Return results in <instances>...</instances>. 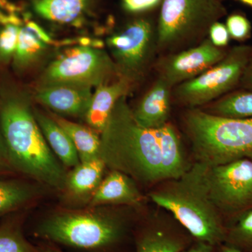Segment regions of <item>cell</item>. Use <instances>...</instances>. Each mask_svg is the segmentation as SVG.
I'll return each mask as SVG.
<instances>
[{
  "label": "cell",
  "instance_id": "83f0119b",
  "mask_svg": "<svg viewBox=\"0 0 252 252\" xmlns=\"http://www.w3.org/2000/svg\"><path fill=\"white\" fill-rule=\"evenodd\" d=\"M208 38L217 47L223 48L228 45L230 36L225 25L218 21L210 28Z\"/></svg>",
  "mask_w": 252,
  "mask_h": 252
},
{
  "label": "cell",
  "instance_id": "9a60e30c",
  "mask_svg": "<svg viewBox=\"0 0 252 252\" xmlns=\"http://www.w3.org/2000/svg\"><path fill=\"white\" fill-rule=\"evenodd\" d=\"M173 88L166 81L158 77L135 110L137 122L146 128H158L168 123Z\"/></svg>",
  "mask_w": 252,
  "mask_h": 252
},
{
  "label": "cell",
  "instance_id": "d6a6232c",
  "mask_svg": "<svg viewBox=\"0 0 252 252\" xmlns=\"http://www.w3.org/2000/svg\"><path fill=\"white\" fill-rule=\"evenodd\" d=\"M23 21L16 14H5L2 11H0V24L3 26L7 25H14V26H22Z\"/></svg>",
  "mask_w": 252,
  "mask_h": 252
},
{
  "label": "cell",
  "instance_id": "d590c367",
  "mask_svg": "<svg viewBox=\"0 0 252 252\" xmlns=\"http://www.w3.org/2000/svg\"><path fill=\"white\" fill-rule=\"evenodd\" d=\"M13 173H15V172L13 171L11 167L0 162V177H6V176H9Z\"/></svg>",
  "mask_w": 252,
  "mask_h": 252
},
{
  "label": "cell",
  "instance_id": "f1b7e54d",
  "mask_svg": "<svg viewBox=\"0 0 252 252\" xmlns=\"http://www.w3.org/2000/svg\"><path fill=\"white\" fill-rule=\"evenodd\" d=\"M162 0H122L125 11L132 14L144 12L155 8Z\"/></svg>",
  "mask_w": 252,
  "mask_h": 252
},
{
  "label": "cell",
  "instance_id": "836d02e7",
  "mask_svg": "<svg viewBox=\"0 0 252 252\" xmlns=\"http://www.w3.org/2000/svg\"><path fill=\"white\" fill-rule=\"evenodd\" d=\"M36 245H37L41 252H68L57 245L48 243V242L38 241Z\"/></svg>",
  "mask_w": 252,
  "mask_h": 252
},
{
  "label": "cell",
  "instance_id": "52a82bcc",
  "mask_svg": "<svg viewBox=\"0 0 252 252\" xmlns=\"http://www.w3.org/2000/svg\"><path fill=\"white\" fill-rule=\"evenodd\" d=\"M252 59V46H234L213 67L174 87L172 96L177 103L189 109L212 103L240 84Z\"/></svg>",
  "mask_w": 252,
  "mask_h": 252
},
{
  "label": "cell",
  "instance_id": "d4e9b609",
  "mask_svg": "<svg viewBox=\"0 0 252 252\" xmlns=\"http://www.w3.org/2000/svg\"><path fill=\"white\" fill-rule=\"evenodd\" d=\"M223 243L242 252H252V209L226 223Z\"/></svg>",
  "mask_w": 252,
  "mask_h": 252
},
{
  "label": "cell",
  "instance_id": "603a6c76",
  "mask_svg": "<svg viewBox=\"0 0 252 252\" xmlns=\"http://www.w3.org/2000/svg\"><path fill=\"white\" fill-rule=\"evenodd\" d=\"M203 110L207 113L226 118L252 117V91H240L223 96L207 104Z\"/></svg>",
  "mask_w": 252,
  "mask_h": 252
},
{
  "label": "cell",
  "instance_id": "3957f363",
  "mask_svg": "<svg viewBox=\"0 0 252 252\" xmlns=\"http://www.w3.org/2000/svg\"><path fill=\"white\" fill-rule=\"evenodd\" d=\"M0 126L13 171L63 191L67 173L46 142L28 100L16 95L0 99Z\"/></svg>",
  "mask_w": 252,
  "mask_h": 252
},
{
  "label": "cell",
  "instance_id": "ffe728a7",
  "mask_svg": "<svg viewBox=\"0 0 252 252\" xmlns=\"http://www.w3.org/2000/svg\"><path fill=\"white\" fill-rule=\"evenodd\" d=\"M93 0H32L34 11L52 22L78 23L89 9Z\"/></svg>",
  "mask_w": 252,
  "mask_h": 252
},
{
  "label": "cell",
  "instance_id": "d6986e66",
  "mask_svg": "<svg viewBox=\"0 0 252 252\" xmlns=\"http://www.w3.org/2000/svg\"><path fill=\"white\" fill-rule=\"evenodd\" d=\"M34 114L46 142L60 161L67 167L77 165L80 162L79 154L67 132L50 116L36 109Z\"/></svg>",
  "mask_w": 252,
  "mask_h": 252
},
{
  "label": "cell",
  "instance_id": "e575fe53",
  "mask_svg": "<svg viewBox=\"0 0 252 252\" xmlns=\"http://www.w3.org/2000/svg\"><path fill=\"white\" fill-rule=\"evenodd\" d=\"M0 162L9 166V160H8L7 150H6V145H5L4 137H3L2 132H1V126H0Z\"/></svg>",
  "mask_w": 252,
  "mask_h": 252
},
{
  "label": "cell",
  "instance_id": "5b68a950",
  "mask_svg": "<svg viewBox=\"0 0 252 252\" xmlns=\"http://www.w3.org/2000/svg\"><path fill=\"white\" fill-rule=\"evenodd\" d=\"M183 122L195 161L222 165L252 150V117H221L200 108L189 109Z\"/></svg>",
  "mask_w": 252,
  "mask_h": 252
},
{
  "label": "cell",
  "instance_id": "7a4b0ae2",
  "mask_svg": "<svg viewBox=\"0 0 252 252\" xmlns=\"http://www.w3.org/2000/svg\"><path fill=\"white\" fill-rule=\"evenodd\" d=\"M163 126H140L127 102L118 100L100 133L99 157L107 168L122 172L137 185L154 187L165 181L162 167Z\"/></svg>",
  "mask_w": 252,
  "mask_h": 252
},
{
  "label": "cell",
  "instance_id": "f546056e",
  "mask_svg": "<svg viewBox=\"0 0 252 252\" xmlns=\"http://www.w3.org/2000/svg\"><path fill=\"white\" fill-rule=\"evenodd\" d=\"M26 27H27L30 31L32 32L40 40L45 43V44H50L53 42L51 36L44 31L42 28L40 27L39 25L36 24V23L28 21L27 23H26Z\"/></svg>",
  "mask_w": 252,
  "mask_h": 252
},
{
  "label": "cell",
  "instance_id": "44dd1931",
  "mask_svg": "<svg viewBox=\"0 0 252 252\" xmlns=\"http://www.w3.org/2000/svg\"><path fill=\"white\" fill-rule=\"evenodd\" d=\"M26 210L5 217L0 222V252H41L26 235Z\"/></svg>",
  "mask_w": 252,
  "mask_h": 252
},
{
  "label": "cell",
  "instance_id": "8992f818",
  "mask_svg": "<svg viewBox=\"0 0 252 252\" xmlns=\"http://www.w3.org/2000/svg\"><path fill=\"white\" fill-rule=\"evenodd\" d=\"M226 15L220 0H162L158 52L175 54L198 45L208 38L212 25Z\"/></svg>",
  "mask_w": 252,
  "mask_h": 252
},
{
  "label": "cell",
  "instance_id": "8fae6325",
  "mask_svg": "<svg viewBox=\"0 0 252 252\" xmlns=\"http://www.w3.org/2000/svg\"><path fill=\"white\" fill-rule=\"evenodd\" d=\"M157 210L141 215L134 230L135 252H182L194 240L166 210Z\"/></svg>",
  "mask_w": 252,
  "mask_h": 252
},
{
  "label": "cell",
  "instance_id": "ac0fdd59",
  "mask_svg": "<svg viewBox=\"0 0 252 252\" xmlns=\"http://www.w3.org/2000/svg\"><path fill=\"white\" fill-rule=\"evenodd\" d=\"M40 193L37 185L27 180L0 177V219L26 210Z\"/></svg>",
  "mask_w": 252,
  "mask_h": 252
},
{
  "label": "cell",
  "instance_id": "2e32d148",
  "mask_svg": "<svg viewBox=\"0 0 252 252\" xmlns=\"http://www.w3.org/2000/svg\"><path fill=\"white\" fill-rule=\"evenodd\" d=\"M132 84L125 78L119 77L96 87L84 117L88 126L100 134L116 103L123 96L127 95Z\"/></svg>",
  "mask_w": 252,
  "mask_h": 252
},
{
  "label": "cell",
  "instance_id": "e0dca14e",
  "mask_svg": "<svg viewBox=\"0 0 252 252\" xmlns=\"http://www.w3.org/2000/svg\"><path fill=\"white\" fill-rule=\"evenodd\" d=\"M106 168L99 157L79 162L67 173L63 191L70 198L89 204L103 180Z\"/></svg>",
  "mask_w": 252,
  "mask_h": 252
},
{
  "label": "cell",
  "instance_id": "277c9868",
  "mask_svg": "<svg viewBox=\"0 0 252 252\" xmlns=\"http://www.w3.org/2000/svg\"><path fill=\"white\" fill-rule=\"evenodd\" d=\"M207 165L195 161L180 177L154 186L148 197L171 214L197 241L219 246L224 243L226 225L210 198Z\"/></svg>",
  "mask_w": 252,
  "mask_h": 252
},
{
  "label": "cell",
  "instance_id": "484cf974",
  "mask_svg": "<svg viewBox=\"0 0 252 252\" xmlns=\"http://www.w3.org/2000/svg\"><path fill=\"white\" fill-rule=\"evenodd\" d=\"M20 28L14 25L0 28V64H7L14 59Z\"/></svg>",
  "mask_w": 252,
  "mask_h": 252
},
{
  "label": "cell",
  "instance_id": "ba28073f",
  "mask_svg": "<svg viewBox=\"0 0 252 252\" xmlns=\"http://www.w3.org/2000/svg\"><path fill=\"white\" fill-rule=\"evenodd\" d=\"M119 78L112 58L102 49L78 46L68 50L46 68L41 86L72 85L97 86Z\"/></svg>",
  "mask_w": 252,
  "mask_h": 252
},
{
  "label": "cell",
  "instance_id": "7402d4cb",
  "mask_svg": "<svg viewBox=\"0 0 252 252\" xmlns=\"http://www.w3.org/2000/svg\"><path fill=\"white\" fill-rule=\"evenodd\" d=\"M67 132L79 154L80 162L87 161L99 157L100 134L89 126L71 122L59 114L50 116Z\"/></svg>",
  "mask_w": 252,
  "mask_h": 252
},
{
  "label": "cell",
  "instance_id": "30bf717a",
  "mask_svg": "<svg viewBox=\"0 0 252 252\" xmlns=\"http://www.w3.org/2000/svg\"><path fill=\"white\" fill-rule=\"evenodd\" d=\"M205 176L210 198L225 225L252 209V162L248 158L207 165Z\"/></svg>",
  "mask_w": 252,
  "mask_h": 252
},
{
  "label": "cell",
  "instance_id": "f35d334b",
  "mask_svg": "<svg viewBox=\"0 0 252 252\" xmlns=\"http://www.w3.org/2000/svg\"><path fill=\"white\" fill-rule=\"evenodd\" d=\"M244 157L248 158L250 159V160H251L252 162V150L250 151V152H249L248 153L245 154V157Z\"/></svg>",
  "mask_w": 252,
  "mask_h": 252
},
{
  "label": "cell",
  "instance_id": "ab89813d",
  "mask_svg": "<svg viewBox=\"0 0 252 252\" xmlns=\"http://www.w3.org/2000/svg\"><path fill=\"white\" fill-rule=\"evenodd\" d=\"M220 1H222V0H220Z\"/></svg>",
  "mask_w": 252,
  "mask_h": 252
},
{
  "label": "cell",
  "instance_id": "4fadbf2b",
  "mask_svg": "<svg viewBox=\"0 0 252 252\" xmlns=\"http://www.w3.org/2000/svg\"><path fill=\"white\" fill-rule=\"evenodd\" d=\"M147 199L138 185L126 174L110 170L94 191L88 206L130 207L142 211Z\"/></svg>",
  "mask_w": 252,
  "mask_h": 252
},
{
  "label": "cell",
  "instance_id": "4316f807",
  "mask_svg": "<svg viewBox=\"0 0 252 252\" xmlns=\"http://www.w3.org/2000/svg\"><path fill=\"white\" fill-rule=\"evenodd\" d=\"M230 38L239 41H243L250 37L252 25L246 16L235 13L228 16L225 23Z\"/></svg>",
  "mask_w": 252,
  "mask_h": 252
},
{
  "label": "cell",
  "instance_id": "cb8c5ba5",
  "mask_svg": "<svg viewBox=\"0 0 252 252\" xmlns=\"http://www.w3.org/2000/svg\"><path fill=\"white\" fill-rule=\"evenodd\" d=\"M46 44L27 27L21 26L13 59L14 67L21 70L32 64L45 51Z\"/></svg>",
  "mask_w": 252,
  "mask_h": 252
},
{
  "label": "cell",
  "instance_id": "1f68e13d",
  "mask_svg": "<svg viewBox=\"0 0 252 252\" xmlns=\"http://www.w3.org/2000/svg\"><path fill=\"white\" fill-rule=\"evenodd\" d=\"M239 85L245 90L252 91V59L247 66Z\"/></svg>",
  "mask_w": 252,
  "mask_h": 252
},
{
  "label": "cell",
  "instance_id": "5bb4252c",
  "mask_svg": "<svg viewBox=\"0 0 252 252\" xmlns=\"http://www.w3.org/2000/svg\"><path fill=\"white\" fill-rule=\"evenodd\" d=\"M93 94L89 86L52 85L41 86L36 99L55 114L84 119Z\"/></svg>",
  "mask_w": 252,
  "mask_h": 252
},
{
  "label": "cell",
  "instance_id": "8d00e7d4",
  "mask_svg": "<svg viewBox=\"0 0 252 252\" xmlns=\"http://www.w3.org/2000/svg\"><path fill=\"white\" fill-rule=\"evenodd\" d=\"M217 252H242L238 250L225 244H220L217 247Z\"/></svg>",
  "mask_w": 252,
  "mask_h": 252
},
{
  "label": "cell",
  "instance_id": "7c38bea8",
  "mask_svg": "<svg viewBox=\"0 0 252 252\" xmlns=\"http://www.w3.org/2000/svg\"><path fill=\"white\" fill-rule=\"evenodd\" d=\"M227 52L223 48L214 45L207 38L197 46L162 58L157 63L158 77L175 87L213 67Z\"/></svg>",
  "mask_w": 252,
  "mask_h": 252
},
{
  "label": "cell",
  "instance_id": "6da1fadb",
  "mask_svg": "<svg viewBox=\"0 0 252 252\" xmlns=\"http://www.w3.org/2000/svg\"><path fill=\"white\" fill-rule=\"evenodd\" d=\"M140 212L124 206L60 209L36 222L31 235L65 251L130 252Z\"/></svg>",
  "mask_w": 252,
  "mask_h": 252
},
{
  "label": "cell",
  "instance_id": "4dcf8cb0",
  "mask_svg": "<svg viewBox=\"0 0 252 252\" xmlns=\"http://www.w3.org/2000/svg\"><path fill=\"white\" fill-rule=\"evenodd\" d=\"M182 252H217V246L195 240L188 248Z\"/></svg>",
  "mask_w": 252,
  "mask_h": 252
},
{
  "label": "cell",
  "instance_id": "9c48e42d",
  "mask_svg": "<svg viewBox=\"0 0 252 252\" xmlns=\"http://www.w3.org/2000/svg\"><path fill=\"white\" fill-rule=\"evenodd\" d=\"M120 77L132 84L140 81L158 53L157 32L153 22L138 18L107 39Z\"/></svg>",
  "mask_w": 252,
  "mask_h": 252
},
{
  "label": "cell",
  "instance_id": "74e56055",
  "mask_svg": "<svg viewBox=\"0 0 252 252\" xmlns=\"http://www.w3.org/2000/svg\"><path fill=\"white\" fill-rule=\"evenodd\" d=\"M238 1L243 3V4L247 5V6L252 7V0H238Z\"/></svg>",
  "mask_w": 252,
  "mask_h": 252
}]
</instances>
